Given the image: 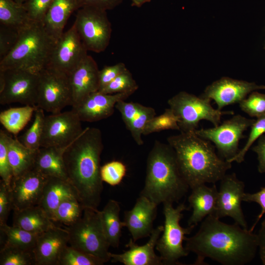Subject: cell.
Returning a JSON list of instances; mask_svg holds the SVG:
<instances>
[{"mask_svg":"<svg viewBox=\"0 0 265 265\" xmlns=\"http://www.w3.org/2000/svg\"><path fill=\"white\" fill-rule=\"evenodd\" d=\"M185 241L186 250L197 256L195 265L206 264V258L223 265H244L254 259L258 248L257 235L213 214L205 217L197 233Z\"/></svg>","mask_w":265,"mask_h":265,"instance_id":"obj_1","label":"cell"},{"mask_svg":"<svg viewBox=\"0 0 265 265\" xmlns=\"http://www.w3.org/2000/svg\"><path fill=\"white\" fill-rule=\"evenodd\" d=\"M103 147L101 130L87 127L63 154L68 181L84 208L98 209L101 201L103 182L100 162Z\"/></svg>","mask_w":265,"mask_h":265,"instance_id":"obj_2","label":"cell"},{"mask_svg":"<svg viewBox=\"0 0 265 265\" xmlns=\"http://www.w3.org/2000/svg\"><path fill=\"white\" fill-rule=\"evenodd\" d=\"M167 140L175 151L180 172L191 189L207 183L215 184L232 167V163L216 153L211 142L194 132H180Z\"/></svg>","mask_w":265,"mask_h":265,"instance_id":"obj_3","label":"cell"},{"mask_svg":"<svg viewBox=\"0 0 265 265\" xmlns=\"http://www.w3.org/2000/svg\"><path fill=\"white\" fill-rule=\"evenodd\" d=\"M189 187L179 168L173 148L155 140L147 159L144 186L139 195L157 205L178 203Z\"/></svg>","mask_w":265,"mask_h":265,"instance_id":"obj_4","label":"cell"},{"mask_svg":"<svg viewBox=\"0 0 265 265\" xmlns=\"http://www.w3.org/2000/svg\"><path fill=\"white\" fill-rule=\"evenodd\" d=\"M55 43L42 22L29 21L21 27L15 47L0 60V70L20 69L39 73L48 66Z\"/></svg>","mask_w":265,"mask_h":265,"instance_id":"obj_5","label":"cell"},{"mask_svg":"<svg viewBox=\"0 0 265 265\" xmlns=\"http://www.w3.org/2000/svg\"><path fill=\"white\" fill-rule=\"evenodd\" d=\"M69 234V244L93 255L104 263L110 260V246L103 228L100 211L84 208L82 216L65 228Z\"/></svg>","mask_w":265,"mask_h":265,"instance_id":"obj_6","label":"cell"},{"mask_svg":"<svg viewBox=\"0 0 265 265\" xmlns=\"http://www.w3.org/2000/svg\"><path fill=\"white\" fill-rule=\"evenodd\" d=\"M163 204L164 222L163 231L159 238L156 249L159 253L163 265H180L179 260L187 256L189 253L183 246L186 235L189 234L195 226L184 228L181 226L180 221L183 217V212L189 210L184 203L176 208L173 204Z\"/></svg>","mask_w":265,"mask_h":265,"instance_id":"obj_7","label":"cell"},{"mask_svg":"<svg viewBox=\"0 0 265 265\" xmlns=\"http://www.w3.org/2000/svg\"><path fill=\"white\" fill-rule=\"evenodd\" d=\"M211 101L186 91H181L168 100L169 108L179 118L180 132H194L199 122L203 120L210 121L214 127L217 126L221 123L222 116L234 114L232 111L214 108Z\"/></svg>","mask_w":265,"mask_h":265,"instance_id":"obj_8","label":"cell"},{"mask_svg":"<svg viewBox=\"0 0 265 265\" xmlns=\"http://www.w3.org/2000/svg\"><path fill=\"white\" fill-rule=\"evenodd\" d=\"M255 121L237 114L217 126L197 129L194 132L199 137L212 142L219 157L228 161L238 153L239 141L246 137L243 132Z\"/></svg>","mask_w":265,"mask_h":265,"instance_id":"obj_9","label":"cell"},{"mask_svg":"<svg viewBox=\"0 0 265 265\" xmlns=\"http://www.w3.org/2000/svg\"><path fill=\"white\" fill-rule=\"evenodd\" d=\"M87 50L97 53L108 47L112 33L106 11L91 7L77 10L74 23Z\"/></svg>","mask_w":265,"mask_h":265,"instance_id":"obj_10","label":"cell"},{"mask_svg":"<svg viewBox=\"0 0 265 265\" xmlns=\"http://www.w3.org/2000/svg\"><path fill=\"white\" fill-rule=\"evenodd\" d=\"M39 72L11 69L0 70V104L19 103L36 106Z\"/></svg>","mask_w":265,"mask_h":265,"instance_id":"obj_11","label":"cell"},{"mask_svg":"<svg viewBox=\"0 0 265 265\" xmlns=\"http://www.w3.org/2000/svg\"><path fill=\"white\" fill-rule=\"evenodd\" d=\"M72 104L69 76L49 67L42 70L39 72L36 106L54 114Z\"/></svg>","mask_w":265,"mask_h":265,"instance_id":"obj_12","label":"cell"},{"mask_svg":"<svg viewBox=\"0 0 265 265\" xmlns=\"http://www.w3.org/2000/svg\"><path fill=\"white\" fill-rule=\"evenodd\" d=\"M81 122L73 109L45 116L40 147H67L82 132Z\"/></svg>","mask_w":265,"mask_h":265,"instance_id":"obj_13","label":"cell"},{"mask_svg":"<svg viewBox=\"0 0 265 265\" xmlns=\"http://www.w3.org/2000/svg\"><path fill=\"white\" fill-rule=\"evenodd\" d=\"M74 24L56 42L48 66L68 76L88 55Z\"/></svg>","mask_w":265,"mask_h":265,"instance_id":"obj_14","label":"cell"},{"mask_svg":"<svg viewBox=\"0 0 265 265\" xmlns=\"http://www.w3.org/2000/svg\"><path fill=\"white\" fill-rule=\"evenodd\" d=\"M215 211L213 214L218 218L228 216L244 229H248L241 204L244 194V183L235 173L226 174L220 181Z\"/></svg>","mask_w":265,"mask_h":265,"instance_id":"obj_15","label":"cell"},{"mask_svg":"<svg viewBox=\"0 0 265 265\" xmlns=\"http://www.w3.org/2000/svg\"><path fill=\"white\" fill-rule=\"evenodd\" d=\"M265 90V85L254 82L222 77L208 85L200 96L212 100L218 110L226 106L239 103L251 92Z\"/></svg>","mask_w":265,"mask_h":265,"instance_id":"obj_16","label":"cell"},{"mask_svg":"<svg viewBox=\"0 0 265 265\" xmlns=\"http://www.w3.org/2000/svg\"><path fill=\"white\" fill-rule=\"evenodd\" d=\"M47 179L34 168L13 178L11 186L13 210L38 206Z\"/></svg>","mask_w":265,"mask_h":265,"instance_id":"obj_17","label":"cell"},{"mask_svg":"<svg viewBox=\"0 0 265 265\" xmlns=\"http://www.w3.org/2000/svg\"><path fill=\"white\" fill-rule=\"evenodd\" d=\"M133 93L105 94L97 91L89 95L77 106L72 107L81 121L93 122L113 114L116 103L125 100Z\"/></svg>","mask_w":265,"mask_h":265,"instance_id":"obj_18","label":"cell"},{"mask_svg":"<svg viewBox=\"0 0 265 265\" xmlns=\"http://www.w3.org/2000/svg\"><path fill=\"white\" fill-rule=\"evenodd\" d=\"M158 205L144 196L137 198L133 208L124 212L123 222L132 240L149 237L154 230Z\"/></svg>","mask_w":265,"mask_h":265,"instance_id":"obj_19","label":"cell"},{"mask_svg":"<svg viewBox=\"0 0 265 265\" xmlns=\"http://www.w3.org/2000/svg\"><path fill=\"white\" fill-rule=\"evenodd\" d=\"M163 229V226L159 225L154 228L148 242L138 245L131 238L126 246L128 250L120 254L110 252V261L113 263H120L124 265H162L159 256L155 252L157 241Z\"/></svg>","mask_w":265,"mask_h":265,"instance_id":"obj_20","label":"cell"},{"mask_svg":"<svg viewBox=\"0 0 265 265\" xmlns=\"http://www.w3.org/2000/svg\"><path fill=\"white\" fill-rule=\"evenodd\" d=\"M99 72L96 62L88 54L69 75L72 107L77 106L90 94L98 91Z\"/></svg>","mask_w":265,"mask_h":265,"instance_id":"obj_21","label":"cell"},{"mask_svg":"<svg viewBox=\"0 0 265 265\" xmlns=\"http://www.w3.org/2000/svg\"><path fill=\"white\" fill-rule=\"evenodd\" d=\"M69 244V234L55 226L40 234L33 251L35 265H57L59 257Z\"/></svg>","mask_w":265,"mask_h":265,"instance_id":"obj_22","label":"cell"},{"mask_svg":"<svg viewBox=\"0 0 265 265\" xmlns=\"http://www.w3.org/2000/svg\"><path fill=\"white\" fill-rule=\"evenodd\" d=\"M217 194L215 184L212 186L203 184L191 189L188 201L192 212L188 220V226H195L207 216L214 213Z\"/></svg>","mask_w":265,"mask_h":265,"instance_id":"obj_23","label":"cell"},{"mask_svg":"<svg viewBox=\"0 0 265 265\" xmlns=\"http://www.w3.org/2000/svg\"><path fill=\"white\" fill-rule=\"evenodd\" d=\"M73 196L78 198L76 190L68 181L48 178L38 206L51 220L59 204L66 198Z\"/></svg>","mask_w":265,"mask_h":265,"instance_id":"obj_24","label":"cell"},{"mask_svg":"<svg viewBox=\"0 0 265 265\" xmlns=\"http://www.w3.org/2000/svg\"><path fill=\"white\" fill-rule=\"evenodd\" d=\"M67 147L39 148L34 168L47 178L56 177L68 181L63 160V154Z\"/></svg>","mask_w":265,"mask_h":265,"instance_id":"obj_25","label":"cell"},{"mask_svg":"<svg viewBox=\"0 0 265 265\" xmlns=\"http://www.w3.org/2000/svg\"><path fill=\"white\" fill-rule=\"evenodd\" d=\"M77 10L75 0H54L42 23L45 30L55 42L71 14Z\"/></svg>","mask_w":265,"mask_h":265,"instance_id":"obj_26","label":"cell"},{"mask_svg":"<svg viewBox=\"0 0 265 265\" xmlns=\"http://www.w3.org/2000/svg\"><path fill=\"white\" fill-rule=\"evenodd\" d=\"M12 225L36 234L56 226L39 206L14 210Z\"/></svg>","mask_w":265,"mask_h":265,"instance_id":"obj_27","label":"cell"},{"mask_svg":"<svg viewBox=\"0 0 265 265\" xmlns=\"http://www.w3.org/2000/svg\"><path fill=\"white\" fill-rule=\"evenodd\" d=\"M37 151L26 147L17 138L10 136L7 153L13 178L18 177L34 168Z\"/></svg>","mask_w":265,"mask_h":265,"instance_id":"obj_28","label":"cell"},{"mask_svg":"<svg viewBox=\"0 0 265 265\" xmlns=\"http://www.w3.org/2000/svg\"><path fill=\"white\" fill-rule=\"evenodd\" d=\"M121 208L116 200H109L103 209L100 211L104 232L110 246L118 248L122 235V229L125 227L120 218Z\"/></svg>","mask_w":265,"mask_h":265,"instance_id":"obj_29","label":"cell"},{"mask_svg":"<svg viewBox=\"0 0 265 265\" xmlns=\"http://www.w3.org/2000/svg\"><path fill=\"white\" fill-rule=\"evenodd\" d=\"M0 248L8 246L33 252L40 234L26 231L19 227L0 224Z\"/></svg>","mask_w":265,"mask_h":265,"instance_id":"obj_30","label":"cell"},{"mask_svg":"<svg viewBox=\"0 0 265 265\" xmlns=\"http://www.w3.org/2000/svg\"><path fill=\"white\" fill-rule=\"evenodd\" d=\"M37 107L25 105L9 108L0 112V122L8 132L17 134L30 121Z\"/></svg>","mask_w":265,"mask_h":265,"instance_id":"obj_31","label":"cell"},{"mask_svg":"<svg viewBox=\"0 0 265 265\" xmlns=\"http://www.w3.org/2000/svg\"><path fill=\"white\" fill-rule=\"evenodd\" d=\"M84 207L76 196L70 197L64 199L58 206L54 212L52 221L68 227L81 216Z\"/></svg>","mask_w":265,"mask_h":265,"instance_id":"obj_32","label":"cell"},{"mask_svg":"<svg viewBox=\"0 0 265 265\" xmlns=\"http://www.w3.org/2000/svg\"><path fill=\"white\" fill-rule=\"evenodd\" d=\"M30 21L23 4L14 0H0V24L20 27Z\"/></svg>","mask_w":265,"mask_h":265,"instance_id":"obj_33","label":"cell"},{"mask_svg":"<svg viewBox=\"0 0 265 265\" xmlns=\"http://www.w3.org/2000/svg\"><path fill=\"white\" fill-rule=\"evenodd\" d=\"M44 112L42 109L37 107L32 124L20 138L21 142L29 149L38 150L40 148L45 118Z\"/></svg>","mask_w":265,"mask_h":265,"instance_id":"obj_34","label":"cell"},{"mask_svg":"<svg viewBox=\"0 0 265 265\" xmlns=\"http://www.w3.org/2000/svg\"><path fill=\"white\" fill-rule=\"evenodd\" d=\"M179 118L170 108H166L159 116H155L147 123L143 132V135L159 132L166 130H175L180 131Z\"/></svg>","mask_w":265,"mask_h":265,"instance_id":"obj_35","label":"cell"},{"mask_svg":"<svg viewBox=\"0 0 265 265\" xmlns=\"http://www.w3.org/2000/svg\"><path fill=\"white\" fill-rule=\"evenodd\" d=\"M99 258L67 245L61 253L57 265H102Z\"/></svg>","mask_w":265,"mask_h":265,"instance_id":"obj_36","label":"cell"},{"mask_svg":"<svg viewBox=\"0 0 265 265\" xmlns=\"http://www.w3.org/2000/svg\"><path fill=\"white\" fill-rule=\"evenodd\" d=\"M0 265H35L33 252L12 246H4L0 250Z\"/></svg>","mask_w":265,"mask_h":265,"instance_id":"obj_37","label":"cell"},{"mask_svg":"<svg viewBox=\"0 0 265 265\" xmlns=\"http://www.w3.org/2000/svg\"><path fill=\"white\" fill-rule=\"evenodd\" d=\"M138 88V85L127 69L99 92L108 94L124 92L133 93Z\"/></svg>","mask_w":265,"mask_h":265,"instance_id":"obj_38","label":"cell"},{"mask_svg":"<svg viewBox=\"0 0 265 265\" xmlns=\"http://www.w3.org/2000/svg\"><path fill=\"white\" fill-rule=\"evenodd\" d=\"M155 116L156 111L154 108L142 105L139 113L127 129L137 145L143 144L142 135L144 129L149 121Z\"/></svg>","mask_w":265,"mask_h":265,"instance_id":"obj_39","label":"cell"},{"mask_svg":"<svg viewBox=\"0 0 265 265\" xmlns=\"http://www.w3.org/2000/svg\"><path fill=\"white\" fill-rule=\"evenodd\" d=\"M238 104L241 110L251 117L265 115V94L254 91Z\"/></svg>","mask_w":265,"mask_h":265,"instance_id":"obj_40","label":"cell"},{"mask_svg":"<svg viewBox=\"0 0 265 265\" xmlns=\"http://www.w3.org/2000/svg\"><path fill=\"white\" fill-rule=\"evenodd\" d=\"M127 172L126 166L122 162L112 160L101 167V176L103 182L111 186L119 185Z\"/></svg>","mask_w":265,"mask_h":265,"instance_id":"obj_41","label":"cell"},{"mask_svg":"<svg viewBox=\"0 0 265 265\" xmlns=\"http://www.w3.org/2000/svg\"><path fill=\"white\" fill-rule=\"evenodd\" d=\"M10 136L4 131H0V176L1 181L11 187L13 178V170L7 153V145Z\"/></svg>","mask_w":265,"mask_h":265,"instance_id":"obj_42","label":"cell"},{"mask_svg":"<svg viewBox=\"0 0 265 265\" xmlns=\"http://www.w3.org/2000/svg\"><path fill=\"white\" fill-rule=\"evenodd\" d=\"M250 128L251 130L244 147L234 157L227 161L231 163L236 161L239 163L244 161L245 156L252 144L265 133V115L257 118Z\"/></svg>","mask_w":265,"mask_h":265,"instance_id":"obj_43","label":"cell"},{"mask_svg":"<svg viewBox=\"0 0 265 265\" xmlns=\"http://www.w3.org/2000/svg\"><path fill=\"white\" fill-rule=\"evenodd\" d=\"M21 27H13L0 24V60L7 55L16 45L19 38Z\"/></svg>","mask_w":265,"mask_h":265,"instance_id":"obj_44","label":"cell"},{"mask_svg":"<svg viewBox=\"0 0 265 265\" xmlns=\"http://www.w3.org/2000/svg\"><path fill=\"white\" fill-rule=\"evenodd\" d=\"M54 0H27L23 4L30 21L42 22Z\"/></svg>","mask_w":265,"mask_h":265,"instance_id":"obj_45","label":"cell"},{"mask_svg":"<svg viewBox=\"0 0 265 265\" xmlns=\"http://www.w3.org/2000/svg\"><path fill=\"white\" fill-rule=\"evenodd\" d=\"M127 69L125 64L119 62L111 66H106L99 72V90H101L118 76Z\"/></svg>","mask_w":265,"mask_h":265,"instance_id":"obj_46","label":"cell"},{"mask_svg":"<svg viewBox=\"0 0 265 265\" xmlns=\"http://www.w3.org/2000/svg\"><path fill=\"white\" fill-rule=\"evenodd\" d=\"M13 209L11 187L3 181L0 183V224L6 223L10 211Z\"/></svg>","mask_w":265,"mask_h":265,"instance_id":"obj_47","label":"cell"},{"mask_svg":"<svg viewBox=\"0 0 265 265\" xmlns=\"http://www.w3.org/2000/svg\"><path fill=\"white\" fill-rule=\"evenodd\" d=\"M142 105L135 102H127L125 100L118 101L115 108L119 111L125 126L128 129L137 116Z\"/></svg>","mask_w":265,"mask_h":265,"instance_id":"obj_48","label":"cell"},{"mask_svg":"<svg viewBox=\"0 0 265 265\" xmlns=\"http://www.w3.org/2000/svg\"><path fill=\"white\" fill-rule=\"evenodd\" d=\"M123 0H75L77 10L83 7H91L106 11L119 5Z\"/></svg>","mask_w":265,"mask_h":265,"instance_id":"obj_49","label":"cell"},{"mask_svg":"<svg viewBox=\"0 0 265 265\" xmlns=\"http://www.w3.org/2000/svg\"><path fill=\"white\" fill-rule=\"evenodd\" d=\"M243 201L255 202L258 203L261 207L260 213L258 215L253 226L249 229L250 231L253 232L256 225L265 213V187L262 188L260 191L256 193H244Z\"/></svg>","mask_w":265,"mask_h":265,"instance_id":"obj_50","label":"cell"},{"mask_svg":"<svg viewBox=\"0 0 265 265\" xmlns=\"http://www.w3.org/2000/svg\"><path fill=\"white\" fill-rule=\"evenodd\" d=\"M252 149L257 155L258 171L260 173H265V134L258 139L257 145Z\"/></svg>","mask_w":265,"mask_h":265,"instance_id":"obj_51","label":"cell"},{"mask_svg":"<svg viewBox=\"0 0 265 265\" xmlns=\"http://www.w3.org/2000/svg\"><path fill=\"white\" fill-rule=\"evenodd\" d=\"M257 238L260 258L263 264L265 265V219L262 222Z\"/></svg>","mask_w":265,"mask_h":265,"instance_id":"obj_52","label":"cell"},{"mask_svg":"<svg viewBox=\"0 0 265 265\" xmlns=\"http://www.w3.org/2000/svg\"><path fill=\"white\" fill-rule=\"evenodd\" d=\"M132 6L140 7L143 4L149 2L151 0H131Z\"/></svg>","mask_w":265,"mask_h":265,"instance_id":"obj_53","label":"cell"},{"mask_svg":"<svg viewBox=\"0 0 265 265\" xmlns=\"http://www.w3.org/2000/svg\"><path fill=\"white\" fill-rule=\"evenodd\" d=\"M14 0L19 3L24 4L27 0Z\"/></svg>","mask_w":265,"mask_h":265,"instance_id":"obj_54","label":"cell"},{"mask_svg":"<svg viewBox=\"0 0 265 265\" xmlns=\"http://www.w3.org/2000/svg\"><path fill=\"white\" fill-rule=\"evenodd\" d=\"M264 49L265 50V41H264Z\"/></svg>","mask_w":265,"mask_h":265,"instance_id":"obj_55","label":"cell"}]
</instances>
